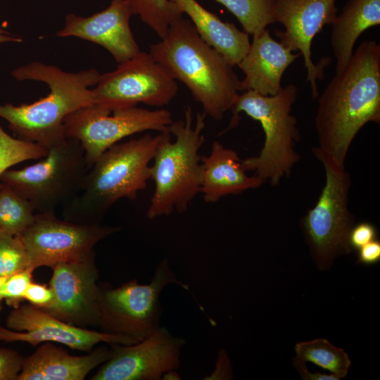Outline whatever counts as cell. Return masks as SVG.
I'll list each match as a JSON object with an SVG mask.
<instances>
[{
  "mask_svg": "<svg viewBox=\"0 0 380 380\" xmlns=\"http://www.w3.org/2000/svg\"><path fill=\"white\" fill-rule=\"evenodd\" d=\"M24 300L37 308L44 309L52 303L53 293L50 287L32 281L25 293Z\"/></svg>",
  "mask_w": 380,
  "mask_h": 380,
  "instance_id": "obj_31",
  "label": "cell"
},
{
  "mask_svg": "<svg viewBox=\"0 0 380 380\" xmlns=\"http://www.w3.org/2000/svg\"><path fill=\"white\" fill-rule=\"evenodd\" d=\"M35 214L27 199L9 186L0 183V232L21 235L32 223Z\"/></svg>",
  "mask_w": 380,
  "mask_h": 380,
  "instance_id": "obj_24",
  "label": "cell"
},
{
  "mask_svg": "<svg viewBox=\"0 0 380 380\" xmlns=\"http://www.w3.org/2000/svg\"><path fill=\"white\" fill-rule=\"evenodd\" d=\"M203 179L201 192L206 203H215L229 194L256 189L264 182L248 176L236 151L215 141L208 156H201Z\"/></svg>",
  "mask_w": 380,
  "mask_h": 380,
  "instance_id": "obj_20",
  "label": "cell"
},
{
  "mask_svg": "<svg viewBox=\"0 0 380 380\" xmlns=\"http://www.w3.org/2000/svg\"><path fill=\"white\" fill-rule=\"evenodd\" d=\"M101 75L93 68L68 72L37 61L20 66L12 71L15 79L43 82L50 92L30 104H0V117L8 122L19 139L48 149L66 138L64 120L67 115L94 104L90 87L98 83Z\"/></svg>",
  "mask_w": 380,
  "mask_h": 380,
  "instance_id": "obj_3",
  "label": "cell"
},
{
  "mask_svg": "<svg viewBox=\"0 0 380 380\" xmlns=\"http://www.w3.org/2000/svg\"><path fill=\"white\" fill-rule=\"evenodd\" d=\"M185 344L184 338L161 326L136 343L110 344L111 356L91 379L160 380L164 373L180 367Z\"/></svg>",
  "mask_w": 380,
  "mask_h": 380,
  "instance_id": "obj_13",
  "label": "cell"
},
{
  "mask_svg": "<svg viewBox=\"0 0 380 380\" xmlns=\"http://www.w3.org/2000/svg\"><path fill=\"white\" fill-rule=\"evenodd\" d=\"M380 24V0H349L331 25V46L336 74L347 65L359 37Z\"/></svg>",
  "mask_w": 380,
  "mask_h": 380,
  "instance_id": "obj_22",
  "label": "cell"
},
{
  "mask_svg": "<svg viewBox=\"0 0 380 380\" xmlns=\"http://www.w3.org/2000/svg\"><path fill=\"white\" fill-rule=\"evenodd\" d=\"M23 360L16 351L0 347V380H16Z\"/></svg>",
  "mask_w": 380,
  "mask_h": 380,
  "instance_id": "obj_30",
  "label": "cell"
},
{
  "mask_svg": "<svg viewBox=\"0 0 380 380\" xmlns=\"http://www.w3.org/2000/svg\"><path fill=\"white\" fill-rule=\"evenodd\" d=\"M6 278L7 277H0V313H1L2 308H3L1 302L4 300L3 294H2V289H3V285H4L6 279Z\"/></svg>",
  "mask_w": 380,
  "mask_h": 380,
  "instance_id": "obj_38",
  "label": "cell"
},
{
  "mask_svg": "<svg viewBox=\"0 0 380 380\" xmlns=\"http://www.w3.org/2000/svg\"><path fill=\"white\" fill-rule=\"evenodd\" d=\"M300 55L274 40L267 29L253 34L246 54L237 65L244 74L240 81L241 91L277 94L282 89L284 72Z\"/></svg>",
  "mask_w": 380,
  "mask_h": 380,
  "instance_id": "obj_18",
  "label": "cell"
},
{
  "mask_svg": "<svg viewBox=\"0 0 380 380\" xmlns=\"http://www.w3.org/2000/svg\"><path fill=\"white\" fill-rule=\"evenodd\" d=\"M117 227L100 224H84L59 220L55 213H36L32 223L20 235L29 266L34 270L42 266L83 259L94 251L103 239Z\"/></svg>",
  "mask_w": 380,
  "mask_h": 380,
  "instance_id": "obj_12",
  "label": "cell"
},
{
  "mask_svg": "<svg viewBox=\"0 0 380 380\" xmlns=\"http://www.w3.org/2000/svg\"><path fill=\"white\" fill-rule=\"evenodd\" d=\"M173 122L165 109L137 106L108 112L95 104L79 108L64 120L65 135L78 140L89 168L107 149L130 135L146 131L169 132Z\"/></svg>",
  "mask_w": 380,
  "mask_h": 380,
  "instance_id": "obj_10",
  "label": "cell"
},
{
  "mask_svg": "<svg viewBox=\"0 0 380 380\" xmlns=\"http://www.w3.org/2000/svg\"><path fill=\"white\" fill-rule=\"evenodd\" d=\"M336 0H276L274 18L281 23L284 31H276L285 47L293 51H299L303 56L307 70V81L310 82L312 98L319 97L317 80L324 77V68L328 58L315 64L311 57L313 38L325 25L331 24L336 17Z\"/></svg>",
  "mask_w": 380,
  "mask_h": 380,
  "instance_id": "obj_16",
  "label": "cell"
},
{
  "mask_svg": "<svg viewBox=\"0 0 380 380\" xmlns=\"http://www.w3.org/2000/svg\"><path fill=\"white\" fill-rule=\"evenodd\" d=\"M223 5L239 20L243 31L252 35L275 23L276 0H215Z\"/></svg>",
  "mask_w": 380,
  "mask_h": 380,
  "instance_id": "obj_25",
  "label": "cell"
},
{
  "mask_svg": "<svg viewBox=\"0 0 380 380\" xmlns=\"http://www.w3.org/2000/svg\"><path fill=\"white\" fill-rule=\"evenodd\" d=\"M95 86L94 104L110 113L140 103L163 107L172 101L179 89L170 70L144 51L101 75Z\"/></svg>",
  "mask_w": 380,
  "mask_h": 380,
  "instance_id": "obj_9",
  "label": "cell"
},
{
  "mask_svg": "<svg viewBox=\"0 0 380 380\" xmlns=\"http://www.w3.org/2000/svg\"><path fill=\"white\" fill-rule=\"evenodd\" d=\"M171 284L189 291L164 259L157 265L148 284H141L133 279L116 288L100 286L99 326L102 331L138 342L145 338L160 327L163 307L160 296Z\"/></svg>",
  "mask_w": 380,
  "mask_h": 380,
  "instance_id": "obj_8",
  "label": "cell"
},
{
  "mask_svg": "<svg viewBox=\"0 0 380 380\" xmlns=\"http://www.w3.org/2000/svg\"><path fill=\"white\" fill-rule=\"evenodd\" d=\"M32 272L31 269L19 271L8 277L3 285L2 294L7 305L13 308L20 305L24 300L25 293L32 281Z\"/></svg>",
  "mask_w": 380,
  "mask_h": 380,
  "instance_id": "obj_29",
  "label": "cell"
},
{
  "mask_svg": "<svg viewBox=\"0 0 380 380\" xmlns=\"http://www.w3.org/2000/svg\"><path fill=\"white\" fill-rule=\"evenodd\" d=\"M133 15L149 27L160 39L170 25L182 15L177 6L170 0H126Z\"/></svg>",
  "mask_w": 380,
  "mask_h": 380,
  "instance_id": "obj_26",
  "label": "cell"
},
{
  "mask_svg": "<svg viewBox=\"0 0 380 380\" xmlns=\"http://www.w3.org/2000/svg\"><path fill=\"white\" fill-rule=\"evenodd\" d=\"M205 114L198 113L194 122L191 106L184 118L173 121L165 133L150 166L155 189L148 208L149 219L186 210L201 192L203 165L199 150L205 137Z\"/></svg>",
  "mask_w": 380,
  "mask_h": 380,
  "instance_id": "obj_5",
  "label": "cell"
},
{
  "mask_svg": "<svg viewBox=\"0 0 380 380\" xmlns=\"http://www.w3.org/2000/svg\"><path fill=\"white\" fill-rule=\"evenodd\" d=\"M149 53L190 91L203 113L222 120L240 90L234 66L198 34L190 20L180 16Z\"/></svg>",
  "mask_w": 380,
  "mask_h": 380,
  "instance_id": "obj_2",
  "label": "cell"
},
{
  "mask_svg": "<svg viewBox=\"0 0 380 380\" xmlns=\"http://www.w3.org/2000/svg\"><path fill=\"white\" fill-rule=\"evenodd\" d=\"M296 359L300 362H310L331 372L339 379L345 377L350 366L348 354L325 338H317L296 344Z\"/></svg>",
  "mask_w": 380,
  "mask_h": 380,
  "instance_id": "obj_23",
  "label": "cell"
},
{
  "mask_svg": "<svg viewBox=\"0 0 380 380\" xmlns=\"http://www.w3.org/2000/svg\"><path fill=\"white\" fill-rule=\"evenodd\" d=\"M358 250V263L373 265L380 260V242L374 240Z\"/></svg>",
  "mask_w": 380,
  "mask_h": 380,
  "instance_id": "obj_33",
  "label": "cell"
},
{
  "mask_svg": "<svg viewBox=\"0 0 380 380\" xmlns=\"http://www.w3.org/2000/svg\"><path fill=\"white\" fill-rule=\"evenodd\" d=\"M111 354V347L103 346L88 355L73 356L50 342L45 343L24 359L16 380H83Z\"/></svg>",
  "mask_w": 380,
  "mask_h": 380,
  "instance_id": "obj_19",
  "label": "cell"
},
{
  "mask_svg": "<svg viewBox=\"0 0 380 380\" xmlns=\"http://www.w3.org/2000/svg\"><path fill=\"white\" fill-rule=\"evenodd\" d=\"M21 37L13 34L0 27V44L6 42H22Z\"/></svg>",
  "mask_w": 380,
  "mask_h": 380,
  "instance_id": "obj_36",
  "label": "cell"
},
{
  "mask_svg": "<svg viewBox=\"0 0 380 380\" xmlns=\"http://www.w3.org/2000/svg\"><path fill=\"white\" fill-rule=\"evenodd\" d=\"M186 14L199 36L220 52L233 66L237 65L250 47L249 34L234 23L222 21L196 0H170Z\"/></svg>",
  "mask_w": 380,
  "mask_h": 380,
  "instance_id": "obj_21",
  "label": "cell"
},
{
  "mask_svg": "<svg viewBox=\"0 0 380 380\" xmlns=\"http://www.w3.org/2000/svg\"><path fill=\"white\" fill-rule=\"evenodd\" d=\"M376 231L373 224L364 222L353 226L349 234V243L352 248L359 249L376 239Z\"/></svg>",
  "mask_w": 380,
  "mask_h": 380,
  "instance_id": "obj_32",
  "label": "cell"
},
{
  "mask_svg": "<svg viewBox=\"0 0 380 380\" xmlns=\"http://www.w3.org/2000/svg\"><path fill=\"white\" fill-rule=\"evenodd\" d=\"M47 152L37 143L11 137L0 125V175L20 163L42 158Z\"/></svg>",
  "mask_w": 380,
  "mask_h": 380,
  "instance_id": "obj_27",
  "label": "cell"
},
{
  "mask_svg": "<svg viewBox=\"0 0 380 380\" xmlns=\"http://www.w3.org/2000/svg\"><path fill=\"white\" fill-rule=\"evenodd\" d=\"M161 379L177 380V379H181V377L179 374L177 373V370H170L163 374Z\"/></svg>",
  "mask_w": 380,
  "mask_h": 380,
  "instance_id": "obj_37",
  "label": "cell"
},
{
  "mask_svg": "<svg viewBox=\"0 0 380 380\" xmlns=\"http://www.w3.org/2000/svg\"><path fill=\"white\" fill-rule=\"evenodd\" d=\"M165 132L146 134L107 149L89 169L78 194L63 205L64 219L99 224L118 200H135L147 186L149 164Z\"/></svg>",
  "mask_w": 380,
  "mask_h": 380,
  "instance_id": "obj_4",
  "label": "cell"
},
{
  "mask_svg": "<svg viewBox=\"0 0 380 380\" xmlns=\"http://www.w3.org/2000/svg\"><path fill=\"white\" fill-rule=\"evenodd\" d=\"M229 360L224 350H220L215 363V369L208 376L205 380L227 379L231 374Z\"/></svg>",
  "mask_w": 380,
  "mask_h": 380,
  "instance_id": "obj_34",
  "label": "cell"
},
{
  "mask_svg": "<svg viewBox=\"0 0 380 380\" xmlns=\"http://www.w3.org/2000/svg\"><path fill=\"white\" fill-rule=\"evenodd\" d=\"M52 268L49 287L53 300L42 310L77 327L99 326L100 286L94 252L79 260L58 263Z\"/></svg>",
  "mask_w": 380,
  "mask_h": 380,
  "instance_id": "obj_15",
  "label": "cell"
},
{
  "mask_svg": "<svg viewBox=\"0 0 380 380\" xmlns=\"http://www.w3.org/2000/svg\"><path fill=\"white\" fill-rule=\"evenodd\" d=\"M293 364L304 380H338L340 379L336 376L332 374H322L319 372L311 373L306 368L304 362H300L298 359L293 361Z\"/></svg>",
  "mask_w": 380,
  "mask_h": 380,
  "instance_id": "obj_35",
  "label": "cell"
},
{
  "mask_svg": "<svg viewBox=\"0 0 380 380\" xmlns=\"http://www.w3.org/2000/svg\"><path fill=\"white\" fill-rule=\"evenodd\" d=\"M132 15L126 0H111L107 8L89 17L69 13L64 27L56 35L75 37L101 45L120 63L141 51L130 27Z\"/></svg>",
  "mask_w": 380,
  "mask_h": 380,
  "instance_id": "obj_17",
  "label": "cell"
},
{
  "mask_svg": "<svg viewBox=\"0 0 380 380\" xmlns=\"http://www.w3.org/2000/svg\"><path fill=\"white\" fill-rule=\"evenodd\" d=\"M325 170V184L315 205L302 221L307 242L320 262L349 253V234L354 216L348 208L351 178L346 168L319 160Z\"/></svg>",
  "mask_w": 380,
  "mask_h": 380,
  "instance_id": "obj_11",
  "label": "cell"
},
{
  "mask_svg": "<svg viewBox=\"0 0 380 380\" xmlns=\"http://www.w3.org/2000/svg\"><path fill=\"white\" fill-rule=\"evenodd\" d=\"M7 328L0 327V341H23L32 346L56 342L80 351L91 352L99 343L129 345L130 338L96 331L62 321L32 304L20 305L8 315Z\"/></svg>",
  "mask_w": 380,
  "mask_h": 380,
  "instance_id": "obj_14",
  "label": "cell"
},
{
  "mask_svg": "<svg viewBox=\"0 0 380 380\" xmlns=\"http://www.w3.org/2000/svg\"><path fill=\"white\" fill-rule=\"evenodd\" d=\"M89 169L80 142L66 137L49 148L40 161L6 170L0 183L27 199L36 213H55L78 194Z\"/></svg>",
  "mask_w": 380,
  "mask_h": 380,
  "instance_id": "obj_7",
  "label": "cell"
},
{
  "mask_svg": "<svg viewBox=\"0 0 380 380\" xmlns=\"http://www.w3.org/2000/svg\"><path fill=\"white\" fill-rule=\"evenodd\" d=\"M298 87L289 84L275 95L264 96L252 90L239 94L231 110L232 117L225 131L236 127L239 113H245L258 121L265 134V142L259 154L241 160L246 171L272 186L288 177L300 156L295 151L300 139L297 120L291 114L298 96Z\"/></svg>",
  "mask_w": 380,
  "mask_h": 380,
  "instance_id": "obj_6",
  "label": "cell"
},
{
  "mask_svg": "<svg viewBox=\"0 0 380 380\" xmlns=\"http://www.w3.org/2000/svg\"><path fill=\"white\" fill-rule=\"evenodd\" d=\"M28 258L20 235L0 232V277H8L27 269Z\"/></svg>",
  "mask_w": 380,
  "mask_h": 380,
  "instance_id": "obj_28",
  "label": "cell"
},
{
  "mask_svg": "<svg viewBox=\"0 0 380 380\" xmlns=\"http://www.w3.org/2000/svg\"><path fill=\"white\" fill-rule=\"evenodd\" d=\"M369 122L380 123V45L374 40L358 46L319 97L315 156L345 168L352 141Z\"/></svg>",
  "mask_w": 380,
  "mask_h": 380,
  "instance_id": "obj_1",
  "label": "cell"
}]
</instances>
